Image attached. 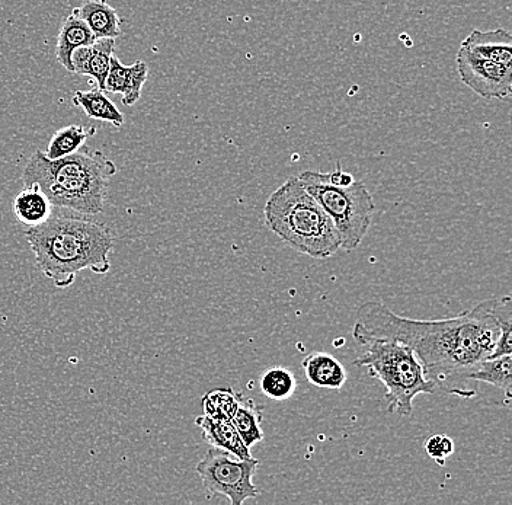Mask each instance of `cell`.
Segmentation results:
<instances>
[{"label": "cell", "instance_id": "cell-1", "mask_svg": "<svg viewBox=\"0 0 512 505\" xmlns=\"http://www.w3.org/2000/svg\"><path fill=\"white\" fill-rule=\"evenodd\" d=\"M352 337L358 344L371 338L408 345L425 376L437 386L459 380L464 370L485 359L512 354V299L485 300L475 308L437 321H415L396 315L377 302L357 310Z\"/></svg>", "mask_w": 512, "mask_h": 505}, {"label": "cell", "instance_id": "cell-2", "mask_svg": "<svg viewBox=\"0 0 512 505\" xmlns=\"http://www.w3.org/2000/svg\"><path fill=\"white\" fill-rule=\"evenodd\" d=\"M38 270L57 289H67L83 270L107 274L114 249L111 230L83 217H50L25 230Z\"/></svg>", "mask_w": 512, "mask_h": 505}, {"label": "cell", "instance_id": "cell-3", "mask_svg": "<svg viewBox=\"0 0 512 505\" xmlns=\"http://www.w3.org/2000/svg\"><path fill=\"white\" fill-rule=\"evenodd\" d=\"M115 174L117 166L104 153L83 146L79 152L54 161L37 150L22 172V181L40 188L54 207L96 216L104 212Z\"/></svg>", "mask_w": 512, "mask_h": 505}, {"label": "cell", "instance_id": "cell-4", "mask_svg": "<svg viewBox=\"0 0 512 505\" xmlns=\"http://www.w3.org/2000/svg\"><path fill=\"white\" fill-rule=\"evenodd\" d=\"M264 216L267 228L300 254L326 260L341 249L334 222L299 177L290 178L271 194Z\"/></svg>", "mask_w": 512, "mask_h": 505}, {"label": "cell", "instance_id": "cell-5", "mask_svg": "<svg viewBox=\"0 0 512 505\" xmlns=\"http://www.w3.org/2000/svg\"><path fill=\"white\" fill-rule=\"evenodd\" d=\"M361 345L364 350L354 364L367 367L368 375L382 382L387 411L409 417L416 396L437 391L438 386L427 379L421 361L408 345L380 338H371Z\"/></svg>", "mask_w": 512, "mask_h": 505}, {"label": "cell", "instance_id": "cell-6", "mask_svg": "<svg viewBox=\"0 0 512 505\" xmlns=\"http://www.w3.org/2000/svg\"><path fill=\"white\" fill-rule=\"evenodd\" d=\"M300 182L331 217L338 232L341 248L354 251L366 238L373 220V196L363 182L354 180L350 185H336L329 180V174L304 171Z\"/></svg>", "mask_w": 512, "mask_h": 505}, {"label": "cell", "instance_id": "cell-7", "mask_svg": "<svg viewBox=\"0 0 512 505\" xmlns=\"http://www.w3.org/2000/svg\"><path fill=\"white\" fill-rule=\"evenodd\" d=\"M258 460L240 459L223 449L210 446L197 465L208 497H226L232 505H240L261 494L254 484Z\"/></svg>", "mask_w": 512, "mask_h": 505}, {"label": "cell", "instance_id": "cell-8", "mask_svg": "<svg viewBox=\"0 0 512 505\" xmlns=\"http://www.w3.org/2000/svg\"><path fill=\"white\" fill-rule=\"evenodd\" d=\"M460 81L485 99H505L512 94V67L498 65L460 47L456 54Z\"/></svg>", "mask_w": 512, "mask_h": 505}, {"label": "cell", "instance_id": "cell-9", "mask_svg": "<svg viewBox=\"0 0 512 505\" xmlns=\"http://www.w3.org/2000/svg\"><path fill=\"white\" fill-rule=\"evenodd\" d=\"M147 76H149V67L142 60L134 65L124 66L118 57L112 56L110 72L105 81V91L123 95V104L131 107L142 97Z\"/></svg>", "mask_w": 512, "mask_h": 505}, {"label": "cell", "instance_id": "cell-10", "mask_svg": "<svg viewBox=\"0 0 512 505\" xmlns=\"http://www.w3.org/2000/svg\"><path fill=\"white\" fill-rule=\"evenodd\" d=\"M462 47L482 59L512 67V35L504 28L492 31L473 30L463 41Z\"/></svg>", "mask_w": 512, "mask_h": 505}, {"label": "cell", "instance_id": "cell-11", "mask_svg": "<svg viewBox=\"0 0 512 505\" xmlns=\"http://www.w3.org/2000/svg\"><path fill=\"white\" fill-rule=\"evenodd\" d=\"M195 424L201 428L204 440L210 446L226 450L240 459H251V449H248L243 443L242 437L239 436L232 421L216 420V418L201 415V417L195 418Z\"/></svg>", "mask_w": 512, "mask_h": 505}, {"label": "cell", "instance_id": "cell-12", "mask_svg": "<svg viewBox=\"0 0 512 505\" xmlns=\"http://www.w3.org/2000/svg\"><path fill=\"white\" fill-rule=\"evenodd\" d=\"M302 364L306 379L316 388L341 389L347 382V370L331 354L322 351L310 353Z\"/></svg>", "mask_w": 512, "mask_h": 505}, {"label": "cell", "instance_id": "cell-13", "mask_svg": "<svg viewBox=\"0 0 512 505\" xmlns=\"http://www.w3.org/2000/svg\"><path fill=\"white\" fill-rule=\"evenodd\" d=\"M73 14L88 25L96 40L120 37L123 21L105 0H83L79 8L73 9Z\"/></svg>", "mask_w": 512, "mask_h": 505}, {"label": "cell", "instance_id": "cell-14", "mask_svg": "<svg viewBox=\"0 0 512 505\" xmlns=\"http://www.w3.org/2000/svg\"><path fill=\"white\" fill-rule=\"evenodd\" d=\"M512 359L511 354L495 357V359H485L479 363L473 364L469 369L464 370L459 380H478V382L488 383L501 389L505 395V404H510L512 389Z\"/></svg>", "mask_w": 512, "mask_h": 505}, {"label": "cell", "instance_id": "cell-15", "mask_svg": "<svg viewBox=\"0 0 512 505\" xmlns=\"http://www.w3.org/2000/svg\"><path fill=\"white\" fill-rule=\"evenodd\" d=\"M53 204L46 194L35 185H24L14 200L16 220L28 228L43 225L51 217Z\"/></svg>", "mask_w": 512, "mask_h": 505}, {"label": "cell", "instance_id": "cell-16", "mask_svg": "<svg viewBox=\"0 0 512 505\" xmlns=\"http://www.w3.org/2000/svg\"><path fill=\"white\" fill-rule=\"evenodd\" d=\"M95 35L89 30L88 25L76 14H70L64 19L57 37L56 57L60 65L66 67L72 73L70 56L73 51L83 46H92L95 43Z\"/></svg>", "mask_w": 512, "mask_h": 505}, {"label": "cell", "instance_id": "cell-17", "mask_svg": "<svg viewBox=\"0 0 512 505\" xmlns=\"http://www.w3.org/2000/svg\"><path fill=\"white\" fill-rule=\"evenodd\" d=\"M73 104L82 108L83 113L92 120L105 121L115 127L124 126L126 123V118L118 110L117 105L110 98L105 97L104 91L99 88L75 92Z\"/></svg>", "mask_w": 512, "mask_h": 505}, {"label": "cell", "instance_id": "cell-18", "mask_svg": "<svg viewBox=\"0 0 512 505\" xmlns=\"http://www.w3.org/2000/svg\"><path fill=\"white\" fill-rule=\"evenodd\" d=\"M95 133L96 127L85 129V127L76 126V124L64 127V129L53 134L44 155L51 161L73 155V153L79 152L85 146L86 140L95 136Z\"/></svg>", "mask_w": 512, "mask_h": 505}, {"label": "cell", "instance_id": "cell-19", "mask_svg": "<svg viewBox=\"0 0 512 505\" xmlns=\"http://www.w3.org/2000/svg\"><path fill=\"white\" fill-rule=\"evenodd\" d=\"M230 421L235 425L248 449L264 439V431L261 428V408L256 407L252 399H242L240 396L238 411Z\"/></svg>", "mask_w": 512, "mask_h": 505}, {"label": "cell", "instance_id": "cell-20", "mask_svg": "<svg viewBox=\"0 0 512 505\" xmlns=\"http://www.w3.org/2000/svg\"><path fill=\"white\" fill-rule=\"evenodd\" d=\"M296 377L290 370L274 367L261 377V391L272 401H286L296 392Z\"/></svg>", "mask_w": 512, "mask_h": 505}, {"label": "cell", "instance_id": "cell-21", "mask_svg": "<svg viewBox=\"0 0 512 505\" xmlns=\"http://www.w3.org/2000/svg\"><path fill=\"white\" fill-rule=\"evenodd\" d=\"M114 50L115 38H99L92 44L91 59H89L86 76H91L98 88L104 92Z\"/></svg>", "mask_w": 512, "mask_h": 505}, {"label": "cell", "instance_id": "cell-22", "mask_svg": "<svg viewBox=\"0 0 512 505\" xmlns=\"http://www.w3.org/2000/svg\"><path fill=\"white\" fill-rule=\"evenodd\" d=\"M240 395L233 389H214L203 398L204 415L216 420H232L238 411Z\"/></svg>", "mask_w": 512, "mask_h": 505}, {"label": "cell", "instance_id": "cell-23", "mask_svg": "<svg viewBox=\"0 0 512 505\" xmlns=\"http://www.w3.org/2000/svg\"><path fill=\"white\" fill-rule=\"evenodd\" d=\"M427 455L434 459L440 466L446 465L448 456L453 455L454 441L444 434H435L425 443Z\"/></svg>", "mask_w": 512, "mask_h": 505}, {"label": "cell", "instance_id": "cell-24", "mask_svg": "<svg viewBox=\"0 0 512 505\" xmlns=\"http://www.w3.org/2000/svg\"><path fill=\"white\" fill-rule=\"evenodd\" d=\"M92 46L79 47L73 51L70 56V63H72V73L75 75H85L88 73V63L91 59Z\"/></svg>", "mask_w": 512, "mask_h": 505}]
</instances>
